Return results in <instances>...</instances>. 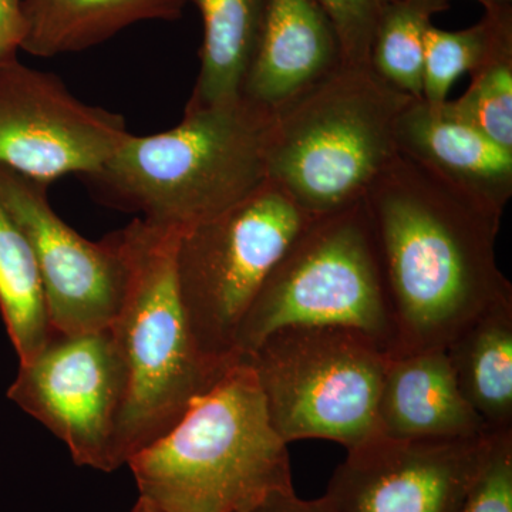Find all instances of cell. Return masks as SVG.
<instances>
[{
	"label": "cell",
	"mask_w": 512,
	"mask_h": 512,
	"mask_svg": "<svg viewBox=\"0 0 512 512\" xmlns=\"http://www.w3.org/2000/svg\"><path fill=\"white\" fill-rule=\"evenodd\" d=\"M396 326L393 356L446 349L512 302L497 264L501 212L397 154L366 192Z\"/></svg>",
	"instance_id": "1"
},
{
	"label": "cell",
	"mask_w": 512,
	"mask_h": 512,
	"mask_svg": "<svg viewBox=\"0 0 512 512\" xmlns=\"http://www.w3.org/2000/svg\"><path fill=\"white\" fill-rule=\"evenodd\" d=\"M275 114L238 99L185 110L178 126L130 134L96 173L82 180L97 201L184 229L221 214L268 181Z\"/></svg>",
	"instance_id": "2"
},
{
	"label": "cell",
	"mask_w": 512,
	"mask_h": 512,
	"mask_svg": "<svg viewBox=\"0 0 512 512\" xmlns=\"http://www.w3.org/2000/svg\"><path fill=\"white\" fill-rule=\"evenodd\" d=\"M127 464L140 498L161 512H247L293 491L288 444L244 360Z\"/></svg>",
	"instance_id": "3"
},
{
	"label": "cell",
	"mask_w": 512,
	"mask_h": 512,
	"mask_svg": "<svg viewBox=\"0 0 512 512\" xmlns=\"http://www.w3.org/2000/svg\"><path fill=\"white\" fill-rule=\"evenodd\" d=\"M123 234L130 276L123 305L110 329L128 375L117 441L124 466L173 429L235 363L202 355L192 338L175 276L180 229L137 218L123 228Z\"/></svg>",
	"instance_id": "4"
},
{
	"label": "cell",
	"mask_w": 512,
	"mask_h": 512,
	"mask_svg": "<svg viewBox=\"0 0 512 512\" xmlns=\"http://www.w3.org/2000/svg\"><path fill=\"white\" fill-rule=\"evenodd\" d=\"M410 100L369 64L343 62L275 114L268 180L311 218L357 204L399 154L396 123Z\"/></svg>",
	"instance_id": "5"
},
{
	"label": "cell",
	"mask_w": 512,
	"mask_h": 512,
	"mask_svg": "<svg viewBox=\"0 0 512 512\" xmlns=\"http://www.w3.org/2000/svg\"><path fill=\"white\" fill-rule=\"evenodd\" d=\"M288 326L357 330L394 355L392 303L363 200L312 218L302 229L242 320L235 356L244 360L266 336Z\"/></svg>",
	"instance_id": "6"
},
{
	"label": "cell",
	"mask_w": 512,
	"mask_h": 512,
	"mask_svg": "<svg viewBox=\"0 0 512 512\" xmlns=\"http://www.w3.org/2000/svg\"><path fill=\"white\" fill-rule=\"evenodd\" d=\"M390 355L339 326H288L266 336L244 362L286 444L322 439L346 450L379 436L376 407Z\"/></svg>",
	"instance_id": "7"
},
{
	"label": "cell",
	"mask_w": 512,
	"mask_h": 512,
	"mask_svg": "<svg viewBox=\"0 0 512 512\" xmlns=\"http://www.w3.org/2000/svg\"><path fill=\"white\" fill-rule=\"evenodd\" d=\"M312 218L266 181L234 207L181 231L175 276L192 338L202 355L241 362L235 339L242 320Z\"/></svg>",
	"instance_id": "8"
},
{
	"label": "cell",
	"mask_w": 512,
	"mask_h": 512,
	"mask_svg": "<svg viewBox=\"0 0 512 512\" xmlns=\"http://www.w3.org/2000/svg\"><path fill=\"white\" fill-rule=\"evenodd\" d=\"M8 396L66 444L74 463L101 471L123 466L117 441L128 375L110 328L53 333L20 363Z\"/></svg>",
	"instance_id": "9"
},
{
	"label": "cell",
	"mask_w": 512,
	"mask_h": 512,
	"mask_svg": "<svg viewBox=\"0 0 512 512\" xmlns=\"http://www.w3.org/2000/svg\"><path fill=\"white\" fill-rule=\"evenodd\" d=\"M49 185L0 165V202L35 254L53 333L110 328L126 296L130 265L123 229L99 242L56 214Z\"/></svg>",
	"instance_id": "10"
},
{
	"label": "cell",
	"mask_w": 512,
	"mask_h": 512,
	"mask_svg": "<svg viewBox=\"0 0 512 512\" xmlns=\"http://www.w3.org/2000/svg\"><path fill=\"white\" fill-rule=\"evenodd\" d=\"M130 136L120 114L76 99L52 73L0 67V165L53 183L99 171Z\"/></svg>",
	"instance_id": "11"
},
{
	"label": "cell",
	"mask_w": 512,
	"mask_h": 512,
	"mask_svg": "<svg viewBox=\"0 0 512 512\" xmlns=\"http://www.w3.org/2000/svg\"><path fill=\"white\" fill-rule=\"evenodd\" d=\"M493 434L450 441L379 434L348 451L323 501L330 512H458Z\"/></svg>",
	"instance_id": "12"
},
{
	"label": "cell",
	"mask_w": 512,
	"mask_h": 512,
	"mask_svg": "<svg viewBox=\"0 0 512 512\" xmlns=\"http://www.w3.org/2000/svg\"><path fill=\"white\" fill-rule=\"evenodd\" d=\"M343 62L338 32L316 0H268L241 97L276 114Z\"/></svg>",
	"instance_id": "13"
},
{
	"label": "cell",
	"mask_w": 512,
	"mask_h": 512,
	"mask_svg": "<svg viewBox=\"0 0 512 512\" xmlns=\"http://www.w3.org/2000/svg\"><path fill=\"white\" fill-rule=\"evenodd\" d=\"M397 151L474 200L504 214L512 197V151L463 119L450 100L412 99L396 123Z\"/></svg>",
	"instance_id": "14"
},
{
	"label": "cell",
	"mask_w": 512,
	"mask_h": 512,
	"mask_svg": "<svg viewBox=\"0 0 512 512\" xmlns=\"http://www.w3.org/2000/svg\"><path fill=\"white\" fill-rule=\"evenodd\" d=\"M376 420L380 436L392 440H466L493 433L458 389L446 349L390 356Z\"/></svg>",
	"instance_id": "15"
},
{
	"label": "cell",
	"mask_w": 512,
	"mask_h": 512,
	"mask_svg": "<svg viewBox=\"0 0 512 512\" xmlns=\"http://www.w3.org/2000/svg\"><path fill=\"white\" fill-rule=\"evenodd\" d=\"M188 0H22V50L37 57L82 52L144 20H174Z\"/></svg>",
	"instance_id": "16"
},
{
	"label": "cell",
	"mask_w": 512,
	"mask_h": 512,
	"mask_svg": "<svg viewBox=\"0 0 512 512\" xmlns=\"http://www.w3.org/2000/svg\"><path fill=\"white\" fill-rule=\"evenodd\" d=\"M200 9L204 40L201 69L185 110L241 99L254 62L268 0H188Z\"/></svg>",
	"instance_id": "17"
},
{
	"label": "cell",
	"mask_w": 512,
	"mask_h": 512,
	"mask_svg": "<svg viewBox=\"0 0 512 512\" xmlns=\"http://www.w3.org/2000/svg\"><path fill=\"white\" fill-rule=\"evenodd\" d=\"M446 353L458 389L488 430L512 431V302L474 320Z\"/></svg>",
	"instance_id": "18"
},
{
	"label": "cell",
	"mask_w": 512,
	"mask_h": 512,
	"mask_svg": "<svg viewBox=\"0 0 512 512\" xmlns=\"http://www.w3.org/2000/svg\"><path fill=\"white\" fill-rule=\"evenodd\" d=\"M0 315L20 363L52 338L45 291L28 238L0 202Z\"/></svg>",
	"instance_id": "19"
},
{
	"label": "cell",
	"mask_w": 512,
	"mask_h": 512,
	"mask_svg": "<svg viewBox=\"0 0 512 512\" xmlns=\"http://www.w3.org/2000/svg\"><path fill=\"white\" fill-rule=\"evenodd\" d=\"M447 8L440 0H390L373 33L370 69L399 92L421 99L426 33L431 18Z\"/></svg>",
	"instance_id": "20"
},
{
	"label": "cell",
	"mask_w": 512,
	"mask_h": 512,
	"mask_svg": "<svg viewBox=\"0 0 512 512\" xmlns=\"http://www.w3.org/2000/svg\"><path fill=\"white\" fill-rule=\"evenodd\" d=\"M484 8L483 19L470 28L443 30L431 25L427 30L421 99L431 106L446 103L454 83L484 62L498 32L512 19V3Z\"/></svg>",
	"instance_id": "21"
},
{
	"label": "cell",
	"mask_w": 512,
	"mask_h": 512,
	"mask_svg": "<svg viewBox=\"0 0 512 512\" xmlns=\"http://www.w3.org/2000/svg\"><path fill=\"white\" fill-rule=\"evenodd\" d=\"M467 92L453 109L485 136L512 151V19L498 32L484 62L470 73Z\"/></svg>",
	"instance_id": "22"
},
{
	"label": "cell",
	"mask_w": 512,
	"mask_h": 512,
	"mask_svg": "<svg viewBox=\"0 0 512 512\" xmlns=\"http://www.w3.org/2000/svg\"><path fill=\"white\" fill-rule=\"evenodd\" d=\"M458 512H512V431L493 434Z\"/></svg>",
	"instance_id": "23"
},
{
	"label": "cell",
	"mask_w": 512,
	"mask_h": 512,
	"mask_svg": "<svg viewBox=\"0 0 512 512\" xmlns=\"http://www.w3.org/2000/svg\"><path fill=\"white\" fill-rule=\"evenodd\" d=\"M332 20L345 62L369 64L373 33L390 0H316Z\"/></svg>",
	"instance_id": "24"
},
{
	"label": "cell",
	"mask_w": 512,
	"mask_h": 512,
	"mask_svg": "<svg viewBox=\"0 0 512 512\" xmlns=\"http://www.w3.org/2000/svg\"><path fill=\"white\" fill-rule=\"evenodd\" d=\"M25 39L22 0H0V67L18 59Z\"/></svg>",
	"instance_id": "25"
},
{
	"label": "cell",
	"mask_w": 512,
	"mask_h": 512,
	"mask_svg": "<svg viewBox=\"0 0 512 512\" xmlns=\"http://www.w3.org/2000/svg\"><path fill=\"white\" fill-rule=\"evenodd\" d=\"M247 512H330L323 498L305 501L292 493H279L266 498L264 503L256 505Z\"/></svg>",
	"instance_id": "26"
},
{
	"label": "cell",
	"mask_w": 512,
	"mask_h": 512,
	"mask_svg": "<svg viewBox=\"0 0 512 512\" xmlns=\"http://www.w3.org/2000/svg\"><path fill=\"white\" fill-rule=\"evenodd\" d=\"M131 512H161L160 510H157L156 507H153V505L148 504L147 501H144L143 498H140L138 500V503L136 504V507L133 508V511Z\"/></svg>",
	"instance_id": "27"
},
{
	"label": "cell",
	"mask_w": 512,
	"mask_h": 512,
	"mask_svg": "<svg viewBox=\"0 0 512 512\" xmlns=\"http://www.w3.org/2000/svg\"><path fill=\"white\" fill-rule=\"evenodd\" d=\"M440 2H447L448 0H440ZM478 2L483 3L484 6L488 5H511L512 0H478Z\"/></svg>",
	"instance_id": "28"
}]
</instances>
